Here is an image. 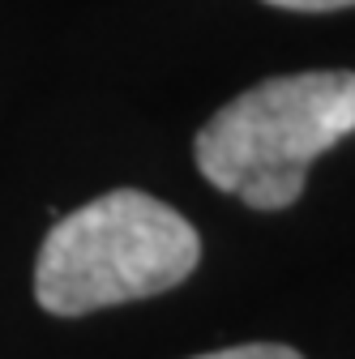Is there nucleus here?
<instances>
[{"label": "nucleus", "instance_id": "1", "mask_svg": "<svg viewBox=\"0 0 355 359\" xmlns=\"http://www.w3.org/2000/svg\"><path fill=\"white\" fill-rule=\"evenodd\" d=\"M355 133V73L321 69L270 77L218 107L193 142L214 189L253 210H287L330 146Z\"/></svg>", "mask_w": 355, "mask_h": 359}, {"label": "nucleus", "instance_id": "2", "mask_svg": "<svg viewBox=\"0 0 355 359\" xmlns=\"http://www.w3.org/2000/svg\"><path fill=\"white\" fill-rule=\"evenodd\" d=\"M201 261L193 222L167 201L112 189L48 231L34 265V299L56 317H86L180 287Z\"/></svg>", "mask_w": 355, "mask_h": 359}, {"label": "nucleus", "instance_id": "3", "mask_svg": "<svg viewBox=\"0 0 355 359\" xmlns=\"http://www.w3.org/2000/svg\"><path fill=\"white\" fill-rule=\"evenodd\" d=\"M197 359H304L300 351L283 346V342H248V346H227V351H210Z\"/></svg>", "mask_w": 355, "mask_h": 359}, {"label": "nucleus", "instance_id": "4", "mask_svg": "<svg viewBox=\"0 0 355 359\" xmlns=\"http://www.w3.org/2000/svg\"><path fill=\"white\" fill-rule=\"evenodd\" d=\"M265 5H279L291 13H334V9H351L355 0H265Z\"/></svg>", "mask_w": 355, "mask_h": 359}]
</instances>
